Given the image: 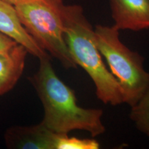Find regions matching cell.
I'll return each mask as SVG.
<instances>
[{"mask_svg":"<svg viewBox=\"0 0 149 149\" xmlns=\"http://www.w3.org/2000/svg\"><path fill=\"white\" fill-rule=\"evenodd\" d=\"M39 60L40 66L31 81L44 108L41 122L56 133L77 130L88 132L93 137L102 135L106 131L102 120L103 111L79 107L74 91L56 74L50 56Z\"/></svg>","mask_w":149,"mask_h":149,"instance_id":"6da1fadb","label":"cell"},{"mask_svg":"<svg viewBox=\"0 0 149 149\" xmlns=\"http://www.w3.org/2000/svg\"><path fill=\"white\" fill-rule=\"evenodd\" d=\"M64 37L74 62L94 83L99 100L112 106L124 104L120 85L102 60L95 42V29L79 5L65 6Z\"/></svg>","mask_w":149,"mask_h":149,"instance_id":"7a4b0ae2","label":"cell"},{"mask_svg":"<svg viewBox=\"0 0 149 149\" xmlns=\"http://www.w3.org/2000/svg\"><path fill=\"white\" fill-rule=\"evenodd\" d=\"M95 37L99 51L120 85L124 104L133 107L149 84L144 57L120 40V30L114 25L95 26Z\"/></svg>","mask_w":149,"mask_h":149,"instance_id":"3957f363","label":"cell"},{"mask_svg":"<svg viewBox=\"0 0 149 149\" xmlns=\"http://www.w3.org/2000/svg\"><path fill=\"white\" fill-rule=\"evenodd\" d=\"M62 0H40L15 6L20 22L37 44L66 69L77 65L70 55L64 37Z\"/></svg>","mask_w":149,"mask_h":149,"instance_id":"277c9868","label":"cell"},{"mask_svg":"<svg viewBox=\"0 0 149 149\" xmlns=\"http://www.w3.org/2000/svg\"><path fill=\"white\" fill-rule=\"evenodd\" d=\"M115 27L120 31L149 29V0H108Z\"/></svg>","mask_w":149,"mask_h":149,"instance_id":"5b68a950","label":"cell"},{"mask_svg":"<svg viewBox=\"0 0 149 149\" xmlns=\"http://www.w3.org/2000/svg\"><path fill=\"white\" fill-rule=\"evenodd\" d=\"M56 133L42 122L29 126H13L6 130L5 142L9 148L54 149Z\"/></svg>","mask_w":149,"mask_h":149,"instance_id":"8992f818","label":"cell"},{"mask_svg":"<svg viewBox=\"0 0 149 149\" xmlns=\"http://www.w3.org/2000/svg\"><path fill=\"white\" fill-rule=\"evenodd\" d=\"M0 32L23 45L29 53L39 59L49 56L22 25L14 6L2 0H0Z\"/></svg>","mask_w":149,"mask_h":149,"instance_id":"52a82bcc","label":"cell"},{"mask_svg":"<svg viewBox=\"0 0 149 149\" xmlns=\"http://www.w3.org/2000/svg\"><path fill=\"white\" fill-rule=\"evenodd\" d=\"M28 53L19 43L0 51V96L12 90L22 77Z\"/></svg>","mask_w":149,"mask_h":149,"instance_id":"ba28073f","label":"cell"},{"mask_svg":"<svg viewBox=\"0 0 149 149\" xmlns=\"http://www.w3.org/2000/svg\"><path fill=\"white\" fill-rule=\"evenodd\" d=\"M130 119L136 128L149 138V84L140 100L130 107Z\"/></svg>","mask_w":149,"mask_h":149,"instance_id":"9c48e42d","label":"cell"},{"mask_svg":"<svg viewBox=\"0 0 149 149\" xmlns=\"http://www.w3.org/2000/svg\"><path fill=\"white\" fill-rule=\"evenodd\" d=\"M100 145L95 139L69 137L68 134L56 133L54 149H98Z\"/></svg>","mask_w":149,"mask_h":149,"instance_id":"30bf717a","label":"cell"},{"mask_svg":"<svg viewBox=\"0 0 149 149\" xmlns=\"http://www.w3.org/2000/svg\"><path fill=\"white\" fill-rule=\"evenodd\" d=\"M18 42L15 41L13 39L0 32V51L8 49L16 44Z\"/></svg>","mask_w":149,"mask_h":149,"instance_id":"8fae6325","label":"cell"},{"mask_svg":"<svg viewBox=\"0 0 149 149\" xmlns=\"http://www.w3.org/2000/svg\"><path fill=\"white\" fill-rule=\"evenodd\" d=\"M5 2L10 3V4L16 6L18 5L24 4V3H28L31 2H34V1H40V0H2Z\"/></svg>","mask_w":149,"mask_h":149,"instance_id":"7c38bea8","label":"cell"}]
</instances>
